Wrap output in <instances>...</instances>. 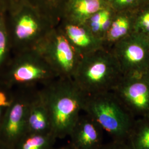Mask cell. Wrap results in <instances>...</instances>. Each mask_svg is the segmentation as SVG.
I'll return each instance as SVG.
<instances>
[{
  "label": "cell",
  "instance_id": "cell-5",
  "mask_svg": "<svg viewBox=\"0 0 149 149\" xmlns=\"http://www.w3.org/2000/svg\"><path fill=\"white\" fill-rule=\"evenodd\" d=\"M56 78L57 75L48 62L32 48L20 52L0 82L10 88L32 87Z\"/></svg>",
  "mask_w": 149,
  "mask_h": 149
},
{
  "label": "cell",
  "instance_id": "cell-8",
  "mask_svg": "<svg viewBox=\"0 0 149 149\" xmlns=\"http://www.w3.org/2000/svg\"><path fill=\"white\" fill-rule=\"evenodd\" d=\"M32 87H19L13 101L6 108L0 124V141L13 149L27 133V115L34 91Z\"/></svg>",
  "mask_w": 149,
  "mask_h": 149
},
{
  "label": "cell",
  "instance_id": "cell-25",
  "mask_svg": "<svg viewBox=\"0 0 149 149\" xmlns=\"http://www.w3.org/2000/svg\"><path fill=\"white\" fill-rule=\"evenodd\" d=\"M74 149V147L71 145V144H70V143H69L68 144H66L64 146H60L59 148H56V149Z\"/></svg>",
  "mask_w": 149,
  "mask_h": 149
},
{
  "label": "cell",
  "instance_id": "cell-18",
  "mask_svg": "<svg viewBox=\"0 0 149 149\" xmlns=\"http://www.w3.org/2000/svg\"><path fill=\"white\" fill-rule=\"evenodd\" d=\"M134 32L149 40V5L140 7L134 11Z\"/></svg>",
  "mask_w": 149,
  "mask_h": 149
},
{
  "label": "cell",
  "instance_id": "cell-3",
  "mask_svg": "<svg viewBox=\"0 0 149 149\" xmlns=\"http://www.w3.org/2000/svg\"><path fill=\"white\" fill-rule=\"evenodd\" d=\"M83 112L95 119L113 140L127 141L136 119L113 91L87 96Z\"/></svg>",
  "mask_w": 149,
  "mask_h": 149
},
{
  "label": "cell",
  "instance_id": "cell-16",
  "mask_svg": "<svg viewBox=\"0 0 149 149\" xmlns=\"http://www.w3.org/2000/svg\"><path fill=\"white\" fill-rule=\"evenodd\" d=\"M57 140L53 133H26L13 149H52Z\"/></svg>",
  "mask_w": 149,
  "mask_h": 149
},
{
  "label": "cell",
  "instance_id": "cell-24",
  "mask_svg": "<svg viewBox=\"0 0 149 149\" xmlns=\"http://www.w3.org/2000/svg\"><path fill=\"white\" fill-rule=\"evenodd\" d=\"M138 8L144 6L149 5V0H135Z\"/></svg>",
  "mask_w": 149,
  "mask_h": 149
},
{
  "label": "cell",
  "instance_id": "cell-23",
  "mask_svg": "<svg viewBox=\"0 0 149 149\" xmlns=\"http://www.w3.org/2000/svg\"><path fill=\"white\" fill-rule=\"evenodd\" d=\"M63 0H44L45 3L50 8H56L61 5Z\"/></svg>",
  "mask_w": 149,
  "mask_h": 149
},
{
  "label": "cell",
  "instance_id": "cell-17",
  "mask_svg": "<svg viewBox=\"0 0 149 149\" xmlns=\"http://www.w3.org/2000/svg\"><path fill=\"white\" fill-rule=\"evenodd\" d=\"M128 142L132 149H149V117L136 118Z\"/></svg>",
  "mask_w": 149,
  "mask_h": 149
},
{
  "label": "cell",
  "instance_id": "cell-27",
  "mask_svg": "<svg viewBox=\"0 0 149 149\" xmlns=\"http://www.w3.org/2000/svg\"><path fill=\"white\" fill-rule=\"evenodd\" d=\"M0 149H12L5 144L0 141Z\"/></svg>",
  "mask_w": 149,
  "mask_h": 149
},
{
  "label": "cell",
  "instance_id": "cell-21",
  "mask_svg": "<svg viewBox=\"0 0 149 149\" xmlns=\"http://www.w3.org/2000/svg\"><path fill=\"white\" fill-rule=\"evenodd\" d=\"M11 88L0 82V107L6 109L12 103L15 92L11 91Z\"/></svg>",
  "mask_w": 149,
  "mask_h": 149
},
{
  "label": "cell",
  "instance_id": "cell-6",
  "mask_svg": "<svg viewBox=\"0 0 149 149\" xmlns=\"http://www.w3.org/2000/svg\"><path fill=\"white\" fill-rule=\"evenodd\" d=\"M56 26L46 15L22 10L15 15L10 27V38L21 52L34 48L50 31Z\"/></svg>",
  "mask_w": 149,
  "mask_h": 149
},
{
  "label": "cell",
  "instance_id": "cell-22",
  "mask_svg": "<svg viewBox=\"0 0 149 149\" xmlns=\"http://www.w3.org/2000/svg\"><path fill=\"white\" fill-rule=\"evenodd\" d=\"M100 149H132V148L128 141H117L112 140L107 143L103 144Z\"/></svg>",
  "mask_w": 149,
  "mask_h": 149
},
{
  "label": "cell",
  "instance_id": "cell-13",
  "mask_svg": "<svg viewBox=\"0 0 149 149\" xmlns=\"http://www.w3.org/2000/svg\"><path fill=\"white\" fill-rule=\"evenodd\" d=\"M27 133H52L50 113L40 90L34 91L32 96L27 115Z\"/></svg>",
  "mask_w": 149,
  "mask_h": 149
},
{
  "label": "cell",
  "instance_id": "cell-2",
  "mask_svg": "<svg viewBox=\"0 0 149 149\" xmlns=\"http://www.w3.org/2000/svg\"><path fill=\"white\" fill-rule=\"evenodd\" d=\"M123 75L111 49L104 47L82 56L73 80L90 96L112 91Z\"/></svg>",
  "mask_w": 149,
  "mask_h": 149
},
{
  "label": "cell",
  "instance_id": "cell-12",
  "mask_svg": "<svg viewBox=\"0 0 149 149\" xmlns=\"http://www.w3.org/2000/svg\"><path fill=\"white\" fill-rule=\"evenodd\" d=\"M60 19L76 24H85L98 11L109 6L107 0H63Z\"/></svg>",
  "mask_w": 149,
  "mask_h": 149
},
{
  "label": "cell",
  "instance_id": "cell-11",
  "mask_svg": "<svg viewBox=\"0 0 149 149\" xmlns=\"http://www.w3.org/2000/svg\"><path fill=\"white\" fill-rule=\"evenodd\" d=\"M58 26L82 56L105 47L103 40L96 37L85 24L61 20Z\"/></svg>",
  "mask_w": 149,
  "mask_h": 149
},
{
  "label": "cell",
  "instance_id": "cell-10",
  "mask_svg": "<svg viewBox=\"0 0 149 149\" xmlns=\"http://www.w3.org/2000/svg\"><path fill=\"white\" fill-rule=\"evenodd\" d=\"M104 130L90 116L81 115L70 134V143L74 149H100L103 145Z\"/></svg>",
  "mask_w": 149,
  "mask_h": 149
},
{
  "label": "cell",
  "instance_id": "cell-26",
  "mask_svg": "<svg viewBox=\"0 0 149 149\" xmlns=\"http://www.w3.org/2000/svg\"><path fill=\"white\" fill-rule=\"evenodd\" d=\"M5 110L6 109H5V108H2L0 107V124H1V123L2 121V118L3 117Z\"/></svg>",
  "mask_w": 149,
  "mask_h": 149
},
{
  "label": "cell",
  "instance_id": "cell-1",
  "mask_svg": "<svg viewBox=\"0 0 149 149\" xmlns=\"http://www.w3.org/2000/svg\"><path fill=\"white\" fill-rule=\"evenodd\" d=\"M40 90L50 113L52 133L57 139L69 136L84 110L87 95L72 79L56 78Z\"/></svg>",
  "mask_w": 149,
  "mask_h": 149
},
{
  "label": "cell",
  "instance_id": "cell-7",
  "mask_svg": "<svg viewBox=\"0 0 149 149\" xmlns=\"http://www.w3.org/2000/svg\"><path fill=\"white\" fill-rule=\"evenodd\" d=\"M112 91L134 117H149V69L123 74Z\"/></svg>",
  "mask_w": 149,
  "mask_h": 149
},
{
  "label": "cell",
  "instance_id": "cell-9",
  "mask_svg": "<svg viewBox=\"0 0 149 149\" xmlns=\"http://www.w3.org/2000/svg\"><path fill=\"white\" fill-rule=\"evenodd\" d=\"M111 49L123 74L149 69V40L143 35L134 32Z\"/></svg>",
  "mask_w": 149,
  "mask_h": 149
},
{
  "label": "cell",
  "instance_id": "cell-19",
  "mask_svg": "<svg viewBox=\"0 0 149 149\" xmlns=\"http://www.w3.org/2000/svg\"><path fill=\"white\" fill-rule=\"evenodd\" d=\"M10 35L5 18L0 16V68L3 65L8 50Z\"/></svg>",
  "mask_w": 149,
  "mask_h": 149
},
{
  "label": "cell",
  "instance_id": "cell-15",
  "mask_svg": "<svg viewBox=\"0 0 149 149\" xmlns=\"http://www.w3.org/2000/svg\"><path fill=\"white\" fill-rule=\"evenodd\" d=\"M115 12L116 11L109 6L96 12L85 24L96 37L103 40Z\"/></svg>",
  "mask_w": 149,
  "mask_h": 149
},
{
  "label": "cell",
  "instance_id": "cell-4",
  "mask_svg": "<svg viewBox=\"0 0 149 149\" xmlns=\"http://www.w3.org/2000/svg\"><path fill=\"white\" fill-rule=\"evenodd\" d=\"M40 54L59 78L72 79L82 56L56 26L34 48Z\"/></svg>",
  "mask_w": 149,
  "mask_h": 149
},
{
  "label": "cell",
  "instance_id": "cell-20",
  "mask_svg": "<svg viewBox=\"0 0 149 149\" xmlns=\"http://www.w3.org/2000/svg\"><path fill=\"white\" fill-rule=\"evenodd\" d=\"M109 6L116 12L134 11L138 8L135 0H107Z\"/></svg>",
  "mask_w": 149,
  "mask_h": 149
},
{
  "label": "cell",
  "instance_id": "cell-14",
  "mask_svg": "<svg viewBox=\"0 0 149 149\" xmlns=\"http://www.w3.org/2000/svg\"><path fill=\"white\" fill-rule=\"evenodd\" d=\"M135 11L115 12L103 39L106 48L111 49L115 44L133 33Z\"/></svg>",
  "mask_w": 149,
  "mask_h": 149
}]
</instances>
